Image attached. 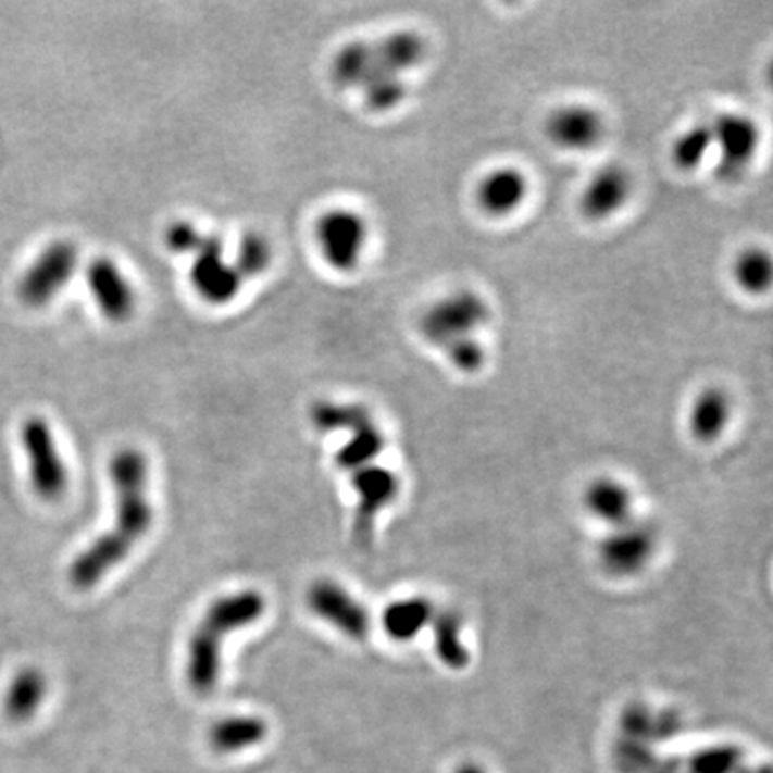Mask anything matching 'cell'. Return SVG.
<instances>
[{"label": "cell", "instance_id": "e0dca14e", "mask_svg": "<svg viewBox=\"0 0 773 773\" xmlns=\"http://www.w3.org/2000/svg\"><path fill=\"white\" fill-rule=\"evenodd\" d=\"M584 507L595 520L618 528L632 521L634 498L631 489L614 478H597L584 490Z\"/></svg>", "mask_w": 773, "mask_h": 773}, {"label": "cell", "instance_id": "2e32d148", "mask_svg": "<svg viewBox=\"0 0 773 773\" xmlns=\"http://www.w3.org/2000/svg\"><path fill=\"white\" fill-rule=\"evenodd\" d=\"M531 194V182L521 169L500 165L490 169L476 185L475 199L482 213L490 219H506L520 212Z\"/></svg>", "mask_w": 773, "mask_h": 773}, {"label": "cell", "instance_id": "4dcf8cb0", "mask_svg": "<svg viewBox=\"0 0 773 773\" xmlns=\"http://www.w3.org/2000/svg\"><path fill=\"white\" fill-rule=\"evenodd\" d=\"M653 716L643 706H631L623 714V728L632 738H648L652 736Z\"/></svg>", "mask_w": 773, "mask_h": 773}, {"label": "cell", "instance_id": "44dd1931", "mask_svg": "<svg viewBox=\"0 0 773 773\" xmlns=\"http://www.w3.org/2000/svg\"><path fill=\"white\" fill-rule=\"evenodd\" d=\"M267 722L260 716H228L213 723L208 744L219 753H237L257 747L267 738Z\"/></svg>", "mask_w": 773, "mask_h": 773}, {"label": "cell", "instance_id": "8992f818", "mask_svg": "<svg viewBox=\"0 0 773 773\" xmlns=\"http://www.w3.org/2000/svg\"><path fill=\"white\" fill-rule=\"evenodd\" d=\"M21 442L26 453L30 489L41 500H60L68 489V471L49 421L40 415L27 417L21 426Z\"/></svg>", "mask_w": 773, "mask_h": 773}, {"label": "cell", "instance_id": "83f0119b", "mask_svg": "<svg viewBox=\"0 0 773 773\" xmlns=\"http://www.w3.org/2000/svg\"><path fill=\"white\" fill-rule=\"evenodd\" d=\"M446 360L457 371L464 374H475L486 365L487 351L478 335L456 340L442 349Z\"/></svg>", "mask_w": 773, "mask_h": 773}, {"label": "cell", "instance_id": "ffe728a7", "mask_svg": "<svg viewBox=\"0 0 773 773\" xmlns=\"http://www.w3.org/2000/svg\"><path fill=\"white\" fill-rule=\"evenodd\" d=\"M435 607L428 598L410 597L396 600L385 607L382 627L395 641H410L429 627L434 620Z\"/></svg>", "mask_w": 773, "mask_h": 773}, {"label": "cell", "instance_id": "9c48e42d", "mask_svg": "<svg viewBox=\"0 0 773 773\" xmlns=\"http://www.w3.org/2000/svg\"><path fill=\"white\" fill-rule=\"evenodd\" d=\"M716 174L725 182H736L758 157L761 132L752 116L723 113L711 122Z\"/></svg>", "mask_w": 773, "mask_h": 773}, {"label": "cell", "instance_id": "484cf974", "mask_svg": "<svg viewBox=\"0 0 773 773\" xmlns=\"http://www.w3.org/2000/svg\"><path fill=\"white\" fill-rule=\"evenodd\" d=\"M714 142L711 122L697 124L681 135L673 144V162L683 171H695L713 157Z\"/></svg>", "mask_w": 773, "mask_h": 773}, {"label": "cell", "instance_id": "f546056e", "mask_svg": "<svg viewBox=\"0 0 773 773\" xmlns=\"http://www.w3.org/2000/svg\"><path fill=\"white\" fill-rule=\"evenodd\" d=\"M202 232L196 224L188 221H176L165 232V246L177 257H190L198 246Z\"/></svg>", "mask_w": 773, "mask_h": 773}, {"label": "cell", "instance_id": "7c38bea8", "mask_svg": "<svg viewBox=\"0 0 773 773\" xmlns=\"http://www.w3.org/2000/svg\"><path fill=\"white\" fill-rule=\"evenodd\" d=\"M606 119L586 102H568L546 119V137L566 152H589L606 137Z\"/></svg>", "mask_w": 773, "mask_h": 773}, {"label": "cell", "instance_id": "7402d4cb", "mask_svg": "<svg viewBox=\"0 0 773 773\" xmlns=\"http://www.w3.org/2000/svg\"><path fill=\"white\" fill-rule=\"evenodd\" d=\"M434 631L435 653L450 670H464L470 664V650L462 637V620L453 611H435L429 623Z\"/></svg>", "mask_w": 773, "mask_h": 773}, {"label": "cell", "instance_id": "cb8c5ba5", "mask_svg": "<svg viewBox=\"0 0 773 773\" xmlns=\"http://www.w3.org/2000/svg\"><path fill=\"white\" fill-rule=\"evenodd\" d=\"M373 417L370 409L360 403L317 401L310 409V421L319 432H351Z\"/></svg>", "mask_w": 773, "mask_h": 773}, {"label": "cell", "instance_id": "7a4b0ae2", "mask_svg": "<svg viewBox=\"0 0 773 773\" xmlns=\"http://www.w3.org/2000/svg\"><path fill=\"white\" fill-rule=\"evenodd\" d=\"M426 41L415 30H395L379 40L340 47L332 77L344 90H359L373 113L395 112L409 96L404 76L425 61Z\"/></svg>", "mask_w": 773, "mask_h": 773}, {"label": "cell", "instance_id": "9a60e30c", "mask_svg": "<svg viewBox=\"0 0 773 773\" xmlns=\"http://www.w3.org/2000/svg\"><path fill=\"white\" fill-rule=\"evenodd\" d=\"M632 177L627 169L606 165L595 172L582 188L578 208L591 223H606L627 207L632 196Z\"/></svg>", "mask_w": 773, "mask_h": 773}, {"label": "cell", "instance_id": "4fadbf2b", "mask_svg": "<svg viewBox=\"0 0 773 773\" xmlns=\"http://www.w3.org/2000/svg\"><path fill=\"white\" fill-rule=\"evenodd\" d=\"M97 310L110 323H127L138 307L137 290L124 269L108 257H99L88 265L86 273Z\"/></svg>", "mask_w": 773, "mask_h": 773}, {"label": "cell", "instance_id": "4316f807", "mask_svg": "<svg viewBox=\"0 0 773 773\" xmlns=\"http://www.w3.org/2000/svg\"><path fill=\"white\" fill-rule=\"evenodd\" d=\"M273 246L267 238L262 233L249 232L240 238L233 263L244 282H248L267 273L273 265Z\"/></svg>", "mask_w": 773, "mask_h": 773}, {"label": "cell", "instance_id": "5b68a950", "mask_svg": "<svg viewBox=\"0 0 773 773\" xmlns=\"http://www.w3.org/2000/svg\"><path fill=\"white\" fill-rule=\"evenodd\" d=\"M79 248L72 240L60 238L49 244L24 271L16 294L27 309H47L71 284L79 267Z\"/></svg>", "mask_w": 773, "mask_h": 773}, {"label": "cell", "instance_id": "6da1fadb", "mask_svg": "<svg viewBox=\"0 0 773 773\" xmlns=\"http://www.w3.org/2000/svg\"><path fill=\"white\" fill-rule=\"evenodd\" d=\"M110 481L115 490V525L97 537L71 562L68 581L76 589H91L119 566L152 525L149 464L137 448L116 451L110 460Z\"/></svg>", "mask_w": 773, "mask_h": 773}, {"label": "cell", "instance_id": "ac0fdd59", "mask_svg": "<svg viewBox=\"0 0 773 773\" xmlns=\"http://www.w3.org/2000/svg\"><path fill=\"white\" fill-rule=\"evenodd\" d=\"M49 691L40 668L24 666L11 677L4 693V713L13 722H27L38 713Z\"/></svg>", "mask_w": 773, "mask_h": 773}, {"label": "cell", "instance_id": "5bb4252c", "mask_svg": "<svg viewBox=\"0 0 773 773\" xmlns=\"http://www.w3.org/2000/svg\"><path fill=\"white\" fill-rule=\"evenodd\" d=\"M307 603L315 616L334 625L344 636L365 639L371 631L370 612L337 582L317 581L307 591Z\"/></svg>", "mask_w": 773, "mask_h": 773}, {"label": "cell", "instance_id": "277c9868", "mask_svg": "<svg viewBox=\"0 0 773 773\" xmlns=\"http://www.w3.org/2000/svg\"><path fill=\"white\" fill-rule=\"evenodd\" d=\"M493 317L487 299L475 290L462 288L429 304L420 319V334L432 348L442 349L456 340L473 337L486 328Z\"/></svg>", "mask_w": 773, "mask_h": 773}, {"label": "cell", "instance_id": "ba28073f", "mask_svg": "<svg viewBox=\"0 0 773 773\" xmlns=\"http://www.w3.org/2000/svg\"><path fill=\"white\" fill-rule=\"evenodd\" d=\"M190 260V284L204 303L226 307L242 292L246 282L224 253L223 238L202 233Z\"/></svg>", "mask_w": 773, "mask_h": 773}, {"label": "cell", "instance_id": "1f68e13d", "mask_svg": "<svg viewBox=\"0 0 773 773\" xmlns=\"http://www.w3.org/2000/svg\"><path fill=\"white\" fill-rule=\"evenodd\" d=\"M456 773H486L484 770L481 769V766H476V764H462L460 769L456 770Z\"/></svg>", "mask_w": 773, "mask_h": 773}, {"label": "cell", "instance_id": "d6986e66", "mask_svg": "<svg viewBox=\"0 0 773 773\" xmlns=\"http://www.w3.org/2000/svg\"><path fill=\"white\" fill-rule=\"evenodd\" d=\"M731 400L722 389H706L693 401L689 410V429L698 442L709 445L722 437L731 423Z\"/></svg>", "mask_w": 773, "mask_h": 773}, {"label": "cell", "instance_id": "3957f363", "mask_svg": "<svg viewBox=\"0 0 773 773\" xmlns=\"http://www.w3.org/2000/svg\"><path fill=\"white\" fill-rule=\"evenodd\" d=\"M265 612V598L254 589L217 598L202 614L188 639L187 681L198 695L217 687L223 668V643L229 634L249 627Z\"/></svg>", "mask_w": 773, "mask_h": 773}, {"label": "cell", "instance_id": "603a6c76", "mask_svg": "<svg viewBox=\"0 0 773 773\" xmlns=\"http://www.w3.org/2000/svg\"><path fill=\"white\" fill-rule=\"evenodd\" d=\"M384 450V432L376 425L374 417H371L370 421H365L349 432L348 442L337 451L335 462L340 470L353 473V471L362 470L365 465H371V462Z\"/></svg>", "mask_w": 773, "mask_h": 773}, {"label": "cell", "instance_id": "d4e9b609", "mask_svg": "<svg viewBox=\"0 0 773 773\" xmlns=\"http://www.w3.org/2000/svg\"><path fill=\"white\" fill-rule=\"evenodd\" d=\"M772 258L761 248H748L734 262V279L744 292L761 296L772 285Z\"/></svg>", "mask_w": 773, "mask_h": 773}, {"label": "cell", "instance_id": "8fae6325", "mask_svg": "<svg viewBox=\"0 0 773 773\" xmlns=\"http://www.w3.org/2000/svg\"><path fill=\"white\" fill-rule=\"evenodd\" d=\"M656 532L634 521L627 525L618 526L598 545V562L607 575L616 578L641 573L652 561L656 551Z\"/></svg>", "mask_w": 773, "mask_h": 773}, {"label": "cell", "instance_id": "30bf717a", "mask_svg": "<svg viewBox=\"0 0 773 773\" xmlns=\"http://www.w3.org/2000/svg\"><path fill=\"white\" fill-rule=\"evenodd\" d=\"M351 484L359 498L353 520L354 545L367 548L373 543L374 521L400 495V478L384 465L371 464L353 471Z\"/></svg>", "mask_w": 773, "mask_h": 773}, {"label": "cell", "instance_id": "f1b7e54d", "mask_svg": "<svg viewBox=\"0 0 773 773\" xmlns=\"http://www.w3.org/2000/svg\"><path fill=\"white\" fill-rule=\"evenodd\" d=\"M739 750L734 747H713L698 752L691 761L695 773H733L739 763Z\"/></svg>", "mask_w": 773, "mask_h": 773}, {"label": "cell", "instance_id": "52a82bcc", "mask_svg": "<svg viewBox=\"0 0 773 773\" xmlns=\"http://www.w3.org/2000/svg\"><path fill=\"white\" fill-rule=\"evenodd\" d=\"M319 251L324 262L340 274L354 273L370 244V226L359 212L334 208L317 221Z\"/></svg>", "mask_w": 773, "mask_h": 773}]
</instances>
